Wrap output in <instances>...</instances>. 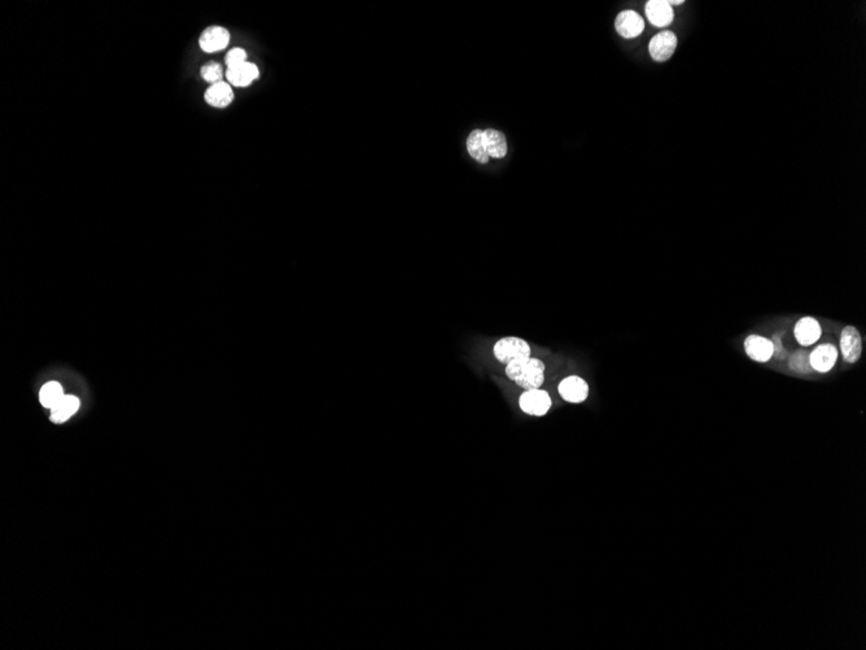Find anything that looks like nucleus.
Returning <instances> with one entry per match:
<instances>
[{"label": "nucleus", "mask_w": 866, "mask_h": 650, "mask_svg": "<svg viewBox=\"0 0 866 650\" xmlns=\"http://www.w3.org/2000/svg\"><path fill=\"white\" fill-rule=\"evenodd\" d=\"M493 353L497 360L509 365L515 361L526 360L530 357V347L527 341L516 338V336H506L497 341L493 347Z\"/></svg>", "instance_id": "f03ea898"}, {"label": "nucleus", "mask_w": 866, "mask_h": 650, "mask_svg": "<svg viewBox=\"0 0 866 650\" xmlns=\"http://www.w3.org/2000/svg\"><path fill=\"white\" fill-rule=\"evenodd\" d=\"M559 394L560 396L568 403L579 404V403H583L588 398L589 386L583 378L572 375L560 382Z\"/></svg>", "instance_id": "0eeeda50"}, {"label": "nucleus", "mask_w": 866, "mask_h": 650, "mask_svg": "<svg viewBox=\"0 0 866 650\" xmlns=\"http://www.w3.org/2000/svg\"><path fill=\"white\" fill-rule=\"evenodd\" d=\"M615 29L622 38L633 40L645 30V21L636 11H622L615 20Z\"/></svg>", "instance_id": "39448f33"}, {"label": "nucleus", "mask_w": 866, "mask_h": 650, "mask_svg": "<svg viewBox=\"0 0 866 650\" xmlns=\"http://www.w3.org/2000/svg\"><path fill=\"white\" fill-rule=\"evenodd\" d=\"M79 400L76 396H64L57 404L51 409V420L56 423H61L69 420L74 413L78 410Z\"/></svg>", "instance_id": "f3484780"}, {"label": "nucleus", "mask_w": 866, "mask_h": 650, "mask_svg": "<svg viewBox=\"0 0 866 650\" xmlns=\"http://www.w3.org/2000/svg\"><path fill=\"white\" fill-rule=\"evenodd\" d=\"M545 364L538 358H526L506 365V375L519 387L530 391L538 389L544 383Z\"/></svg>", "instance_id": "f257e3e1"}, {"label": "nucleus", "mask_w": 866, "mask_h": 650, "mask_svg": "<svg viewBox=\"0 0 866 650\" xmlns=\"http://www.w3.org/2000/svg\"><path fill=\"white\" fill-rule=\"evenodd\" d=\"M841 349L843 358L847 364L858 362L862 353V341L861 335L853 326H847L843 329L841 335Z\"/></svg>", "instance_id": "423d86ee"}, {"label": "nucleus", "mask_w": 866, "mask_h": 650, "mask_svg": "<svg viewBox=\"0 0 866 650\" xmlns=\"http://www.w3.org/2000/svg\"><path fill=\"white\" fill-rule=\"evenodd\" d=\"M485 150L490 159H504L507 155V141L502 131L496 129L482 130Z\"/></svg>", "instance_id": "4468645a"}, {"label": "nucleus", "mask_w": 866, "mask_h": 650, "mask_svg": "<svg viewBox=\"0 0 866 650\" xmlns=\"http://www.w3.org/2000/svg\"><path fill=\"white\" fill-rule=\"evenodd\" d=\"M520 409L529 415L542 417L552 408L550 395L542 389L526 391L519 398Z\"/></svg>", "instance_id": "7ed1b4c3"}, {"label": "nucleus", "mask_w": 866, "mask_h": 650, "mask_svg": "<svg viewBox=\"0 0 866 650\" xmlns=\"http://www.w3.org/2000/svg\"><path fill=\"white\" fill-rule=\"evenodd\" d=\"M467 151L470 153V156L475 161H478L479 164H488L490 158L488 156V152L485 150V144H484V138H482V130L476 129L473 130L471 134L467 138Z\"/></svg>", "instance_id": "dca6fc26"}, {"label": "nucleus", "mask_w": 866, "mask_h": 650, "mask_svg": "<svg viewBox=\"0 0 866 650\" xmlns=\"http://www.w3.org/2000/svg\"><path fill=\"white\" fill-rule=\"evenodd\" d=\"M838 360V350L833 344H822L814 349L809 356L812 369L819 373H827L834 367Z\"/></svg>", "instance_id": "9b49d317"}, {"label": "nucleus", "mask_w": 866, "mask_h": 650, "mask_svg": "<svg viewBox=\"0 0 866 650\" xmlns=\"http://www.w3.org/2000/svg\"><path fill=\"white\" fill-rule=\"evenodd\" d=\"M790 366H791L794 370H797V372H800V373H808V372H809V367H811V364H809V356H808L807 353H804V352H797V353H795V355L793 356V358H791V361H790Z\"/></svg>", "instance_id": "aec40b11"}, {"label": "nucleus", "mask_w": 866, "mask_h": 650, "mask_svg": "<svg viewBox=\"0 0 866 650\" xmlns=\"http://www.w3.org/2000/svg\"><path fill=\"white\" fill-rule=\"evenodd\" d=\"M677 48V37L675 32L665 30L658 32L648 43V52L654 61L664 63L670 60Z\"/></svg>", "instance_id": "20e7f679"}, {"label": "nucleus", "mask_w": 866, "mask_h": 650, "mask_svg": "<svg viewBox=\"0 0 866 650\" xmlns=\"http://www.w3.org/2000/svg\"><path fill=\"white\" fill-rule=\"evenodd\" d=\"M226 77L231 85L237 88H247L252 83L253 81L260 77V71L257 65L245 61L244 64H240L234 68H227Z\"/></svg>", "instance_id": "f8f14e48"}, {"label": "nucleus", "mask_w": 866, "mask_h": 650, "mask_svg": "<svg viewBox=\"0 0 866 650\" xmlns=\"http://www.w3.org/2000/svg\"><path fill=\"white\" fill-rule=\"evenodd\" d=\"M796 341L804 347L814 344L821 338V326L817 319L804 317L797 322L794 329Z\"/></svg>", "instance_id": "ddd939ff"}, {"label": "nucleus", "mask_w": 866, "mask_h": 650, "mask_svg": "<svg viewBox=\"0 0 866 650\" xmlns=\"http://www.w3.org/2000/svg\"><path fill=\"white\" fill-rule=\"evenodd\" d=\"M64 396L65 395H64L63 387L56 382H49L47 384H45L40 392V403L48 409H52Z\"/></svg>", "instance_id": "a211bd4d"}, {"label": "nucleus", "mask_w": 866, "mask_h": 650, "mask_svg": "<svg viewBox=\"0 0 866 650\" xmlns=\"http://www.w3.org/2000/svg\"><path fill=\"white\" fill-rule=\"evenodd\" d=\"M670 6H672V4H673V6H680V4H684V1H682V0H676V1H670Z\"/></svg>", "instance_id": "4be33fe9"}, {"label": "nucleus", "mask_w": 866, "mask_h": 650, "mask_svg": "<svg viewBox=\"0 0 866 650\" xmlns=\"http://www.w3.org/2000/svg\"><path fill=\"white\" fill-rule=\"evenodd\" d=\"M225 61H226L227 68H234L240 64H244L247 61V52L243 48H232L226 55Z\"/></svg>", "instance_id": "412c9836"}, {"label": "nucleus", "mask_w": 866, "mask_h": 650, "mask_svg": "<svg viewBox=\"0 0 866 650\" xmlns=\"http://www.w3.org/2000/svg\"><path fill=\"white\" fill-rule=\"evenodd\" d=\"M201 77H203V80L212 83V85L213 83H217V82H221L222 77H223V71H222L221 65L214 63V61L205 64L204 66L201 68Z\"/></svg>", "instance_id": "6ab92c4d"}, {"label": "nucleus", "mask_w": 866, "mask_h": 650, "mask_svg": "<svg viewBox=\"0 0 866 650\" xmlns=\"http://www.w3.org/2000/svg\"><path fill=\"white\" fill-rule=\"evenodd\" d=\"M230 32L227 29L222 28V26H210L208 29H205L200 40L198 45L200 48L205 52H217L225 49L226 46L229 45Z\"/></svg>", "instance_id": "6e6552de"}, {"label": "nucleus", "mask_w": 866, "mask_h": 650, "mask_svg": "<svg viewBox=\"0 0 866 650\" xmlns=\"http://www.w3.org/2000/svg\"><path fill=\"white\" fill-rule=\"evenodd\" d=\"M646 16L656 28H665L673 21L675 13L667 0H650L646 3Z\"/></svg>", "instance_id": "1a4fd4ad"}, {"label": "nucleus", "mask_w": 866, "mask_h": 650, "mask_svg": "<svg viewBox=\"0 0 866 650\" xmlns=\"http://www.w3.org/2000/svg\"><path fill=\"white\" fill-rule=\"evenodd\" d=\"M747 356L757 362H768L774 353V344L760 335H749L745 341Z\"/></svg>", "instance_id": "9d476101"}, {"label": "nucleus", "mask_w": 866, "mask_h": 650, "mask_svg": "<svg viewBox=\"0 0 866 650\" xmlns=\"http://www.w3.org/2000/svg\"><path fill=\"white\" fill-rule=\"evenodd\" d=\"M205 102L215 107V108H225L227 107L232 99H234V93L232 88H230L229 83L226 82H217L213 83L210 88L205 91Z\"/></svg>", "instance_id": "2eb2a0df"}]
</instances>
